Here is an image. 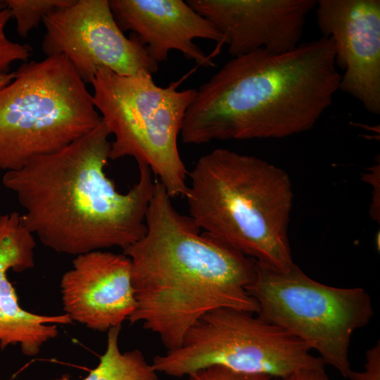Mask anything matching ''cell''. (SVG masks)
Instances as JSON below:
<instances>
[{"instance_id": "3", "label": "cell", "mask_w": 380, "mask_h": 380, "mask_svg": "<svg viewBox=\"0 0 380 380\" xmlns=\"http://www.w3.org/2000/svg\"><path fill=\"white\" fill-rule=\"evenodd\" d=\"M122 253L131 261L136 301L127 320L141 323L167 350L179 348L187 331L213 310L258 311L246 290L255 260L192 225L165 227Z\"/></svg>"}, {"instance_id": "11", "label": "cell", "mask_w": 380, "mask_h": 380, "mask_svg": "<svg viewBox=\"0 0 380 380\" xmlns=\"http://www.w3.org/2000/svg\"><path fill=\"white\" fill-rule=\"evenodd\" d=\"M222 34L233 57L291 51L300 42L315 0H187Z\"/></svg>"}, {"instance_id": "17", "label": "cell", "mask_w": 380, "mask_h": 380, "mask_svg": "<svg viewBox=\"0 0 380 380\" xmlns=\"http://www.w3.org/2000/svg\"><path fill=\"white\" fill-rule=\"evenodd\" d=\"M11 18L10 11L4 1H0V75L11 72V65L18 61L27 62L31 56L32 47L11 40L6 27Z\"/></svg>"}, {"instance_id": "1", "label": "cell", "mask_w": 380, "mask_h": 380, "mask_svg": "<svg viewBox=\"0 0 380 380\" xmlns=\"http://www.w3.org/2000/svg\"><path fill=\"white\" fill-rule=\"evenodd\" d=\"M110 135L102 121L62 149L2 177L24 210L25 226L56 253L77 256L112 247L124 250L145 234L156 179L139 165L137 183L118 191L105 172Z\"/></svg>"}, {"instance_id": "13", "label": "cell", "mask_w": 380, "mask_h": 380, "mask_svg": "<svg viewBox=\"0 0 380 380\" xmlns=\"http://www.w3.org/2000/svg\"><path fill=\"white\" fill-rule=\"evenodd\" d=\"M113 17L124 32L130 31L158 64L178 51L203 67L214 65L212 58L194 43L205 39L224 44L217 29L182 0H110Z\"/></svg>"}, {"instance_id": "6", "label": "cell", "mask_w": 380, "mask_h": 380, "mask_svg": "<svg viewBox=\"0 0 380 380\" xmlns=\"http://www.w3.org/2000/svg\"><path fill=\"white\" fill-rule=\"evenodd\" d=\"M91 84L93 103L114 140L110 160L134 158L147 166L172 198L184 196L188 173L178 148L184 118L196 89L157 85L141 72L120 75L99 68Z\"/></svg>"}, {"instance_id": "7", "label": "cell", "mask_w": 380, "mask_h": 380, "mask_svg": "<svg viewBox=\"0 0 380 380\" xmlns=\"http://www.w3.org/2000/svg\"><path fill=\"white\" fill-rule=\"evenodd\" d=\"M255 277L246 290L258 303L256 315L302 341L347 378L351 336L374 314L367 292L322 284L295 263L286 270L255 260Z\"/></svg>"}, {"instance_id": "2", "label": "cell", "mask_w": 380, "mask_h": 380, "mask_svg": "<svg viewBox=\"0 0 380 380\" xmlns=\"http://www.w3.org/2000/svg\"><path fill=\"white\" fill-rule=\"evenodd\" d=\"M340 80L334 43L324 37L284 53L233 57L196 89L182 141L199 145L305 132L331 106Z\"/></svg>"}, {"instance_id": "19", "label": "cell", "mask_w": 380, "mask_h": 380, "mask_svg": "<svg viewBox=\"0 0 380 380\" xmlns=\"http://www.w3.org/2000/svg\"><path fill=\"white\" fill-rule=\"evenodd\" d=\"M366 362L361 372L351 370L348 376L350 380H380V343L379 341L366 352Z\"/></svg>"}, {"instance_id": "4", "label": "cell", "mask_w": 380, "mask_h": 380, "mask_svg": "<svg viewBox=\"0 0 380 380\" xmlns=\"http://www.w3.org/2000/svg\"><path fill=\"white\" fill-rule=\"evenodd\" d=\"M188 177L189 216L201 230L273 268L294 263L288 232L293 194L285 170L216 148L198 158Z\"/></svg>"}, {"instance_id": "8", "label": "cell", "mask_w": 380, "mask_h": 380, "mask_svg": "<svg viewBox=\"0 0 380 380\" xmlns=\"http://www.w3.org/2000/svg\"><path fill=\"white\" fill-rule=\"evenodd\" d=\"M311 351L302 341L255 313L222 308L203 315L179 348L156 355L151 365L158 373L177 378L221 366L275 379L324 368Z\"/></svg>"}, {"instance_id": "12", "label": "cell", "mask_w": 380, "mask_h": 380, "mask_svg": "<svg viewBox=\"0 0 380 380\" xmlns=\"http://www.w3.org/2000/svg\"><path fill=\"white\" fill-rule=\"evenodd\" d=\"M61 279L63 310L101 332L121 327L136 307L130 259L103 250L78 255Z\"/></svg>"}, {"instance_id": "18", "label": "cell", "mask_w": 380, "mask_h": 380, "mask_svg": "<svg viewBox=\"0 0 380 380\" xmlns=\"http://www.w3.org/2000/svg\"><path fill=\"white\" fill-rule=\"evenodd\" d=\"M186 380H272L260 374H243L221 366H212L189 374Z\"/></svg>"}, {"instance_id": "5", "label": "cell", "mask_w": 380, "mask_h": 380, "mask_svg": "<svg viewBox=\"0 0 380 380\" xmlns=\"http://www.w3.org/2000/svg\"><path fill=\"white\" fill-rule=\"evenodd\" d=\"M101 122L92 94L66 56L25 62L0 89V170H18Z\"/></svg>"}, {"instance_id": "20", "label": "cell", "mask_w": 380, "mask_h": 380, "mask_svg": "<svg viewBox=\"0 0 380 380\" xmlns=\"http://www.w3.org/2000/svg\"><path fill=\"white\" fill-rule=\"evenodd\" d=\"M272 380H331L324 369H303L282 378Z\"/></svg>"}, {"instance_id": "10", "label": "cell", "mask_w": 380, "mask_h": 380, "mask_svg": "<svg viewBox=\"0 0 380 380\" xmlns=\"http://www.w3.org/2000/svg\"><path fill=\"white\" fill-rule=\"evenodd\" d=\"M318 27L335 49L343 71L339 90L371 113H380V1L319 0Z\"/></svg>"}, {"instance_id": "14", "label": "cell", "mask_w": 380, "mask_h": 380, "mask_svg": "<svg viewBox=\"0 0 380 380\" xmlns=\"http://www.w3.org/2000/svg\"><path fill=\"white\" fill-rule=\"evenodd\" d=\"M34 236L21 214L0 215V348L18 346L27 356L37 355L58 335V326L72 323L65 313L46 315L29 312L20 304L8 272H21L34 265Z\"/></svg>"}, {"instance_id": "15", "label": "cell", "mask_w": 380, "mask_h": 380, "mask_svg": "<svg viewBox=\"0 0 380 380\" xmlns=\"http://www.w3.org/2000/svg\"><path fill=\"white\" fill-rule=\"evenodd\" d=\"M121 327L107 331L106 347L98 365L82 380H159L142 352L138 349L122 352L119 347ZM49 380H72L68 374Z\"/></svg>"}, {"instance_id": "16", "label": "cell", "mask_w": 380, "mask_h": 380, "mask_svg": "<svg viewBox=\"0 0 380 380\" xmlns=\"http://www.w3.org/2000/svg\"><path fill=\"white\" fill-rule=\"evenodd\" d=\"M73 0H4L16 22V31L27 37L51 11L68 6Z\"/></svg>"}, {"instance_id": "21", "label": "cell", "mask_w": 380, "mask_h": 380, "mask_svg": "<svg viewBox=\"0 0 380 380\" xmlns=\"http://www.w3.org/2000/svg\"><path fill=\"white\" fill-rule=\"evenodd\" d=\"M15 77V71L7 74L0 75V89L8 84Z\"/></svg>"}, {"instance_id": "9", "label": "cell", "mask_w": 380, "mask_h": 380, "mask_svg": "<svg viewBox=\"0 0 380 380\" xmlns=\"http://www.w3.org/2000/svg\"><path fill=\"white\" fill-rule=\"evenodd\" d=\"M42 23L46 57L66 56L86 84L99 68L120 75H153L158 70L135 37H127L120 30L108 0H73L47 14Z\"/></svg>"}]
</instances>
